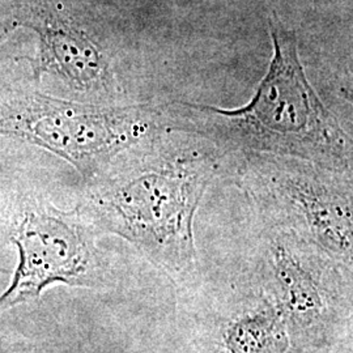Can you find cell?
Masks as SVG:
<instances>
[{"label":"cell","mask_w":353,"mask_h":353,"mask_svg":"<svg viewBox=\"0 0 353 353\" xmlns=\"http://www.w3.org/2000/svg\"><path fill=\"white\" fill-rule=\"evenodd\" d=\"M94 181L77 207L97 232L137 248L176 284L196 267L194 220L229 154L208 140L165 131L125 152Z\"/></svg>","instance_id":"1"},{"label":"cell","mask_w":353,"mask_h":353,"mask_svg":"<svg viewBox=\"0 0 353 353\" xmlns=\"http://www.w3.org/2000/svg\"><path fill=\"white\" fill-rule=\"evenodd\" d=\"M272 58L252 100L236 109L186 101L160 103L165 131L211 141L225 154L267 153L352 172V138L303 71L297 38L268 16Z\"/></svg>","instance_id":"2"},{"label":"cell","mask_w":353,"mask_h":353,"mask_svg":"<svg viewBox=\"0 0 353 353\" xmlns=\"http://www.w3.org/2000/svg\"><path fill=\"white\" fill-rule=\"evenodd\" d=\"M232 179L262 225L287 232L353 270L352 172L267 153H239Z\"/></svg>","instance_id":"3"},{"label":"cell","mask_w":353,"mask_h":353,"mask_svg":"<svg viewBox=\"0 0 353 353\" xmlns=\"http://www.w3.org/2000/svg\"><path fill=\"white\" fill-rule=\"evenodd\" d=\"M256 275L284 319L290 353L352 339L353 270L290 233L263 227Z\"/></svg>","instance_id":"4"},{"label":"cell","mask_w":353,"mask_h":353,"mask_svg":"<svg viewBox=\"0 0 353 353\" xmlns=\"http://www.w3.org/2000/svg\"><path fill=\"white\" fill-rule=\"evenodd\" d=\"M163 132L159 105L81 103L41 93L0 102V135L59 156L88 181L125 152Z\"/></svg>","instance_id":"5"},{"label":"cell","mask_w":353,"mask_h":353,"mask_svg":"<svg viewBox=\"0 0 353 353\" xmlns=\"http://www.w3.org/2000/svg\"><path fill=\"white\" fill-rule=\"evenodd\" d=\"M96 232L79 208L28 207L11 234L17 265L0 294V314L38 301L45 290L57 284L88 290L108 287V265L96 245Z\"/></svg>","instance_id":"6"},{"label":"cell","mask_w":353,"mask_h":353,"mask_svg":"<svg viewBox=\"0 0 353 353\" xmlns=\"http://www.w3.org/2000/svg\"><path fill=\"white\" fill-rule=\"evenodd\" d=\"M10 24L37 34L38 75L52 74L70 87L110 96L117 80L108 51L90 28L84 0H4Z\"/></svg>","instance_id":"7"},{"label":"cell","mask_w":353,"mask_h":353,"mask_svg":"<svg viewBox=\"0 0 353 353\" xmlns=\"http://www.w3.org/2000/svg\"><path fill=\"white\" fill-rule=\"evenodd\" d=\"M192 341L198 353H290L284 319L259 287L220 293L198 307Z\"/></svg>","instance_id":"8"},{"label":"cell","mask_w":353,"mask_h":353,"mask_svg":"<svg viewBox=\"0 0 353 353\" xmlns=\"http://www.w3.org/2000/svg\"><path fill=\"white\" fill-rule=\"evenodd\" d=\"M0 353H30L21 343L12 341L10 338L0 336Z\"/></svg>","instance_id":"9"},{"label":"cell","mask_w":353,"mask_h":353,"mask_svg":"<svg viewBox=\"0 0 353 353\" xmlns=\"http://www.w3.org/2000/svg\"><path fill=\"white\" fill-rule=\"evenodd\" d=\"M303 353H352V339L341 341L339 344L330 347V348H325V350Z\"/></svg>","instance_id":"10"}]
</instances>
